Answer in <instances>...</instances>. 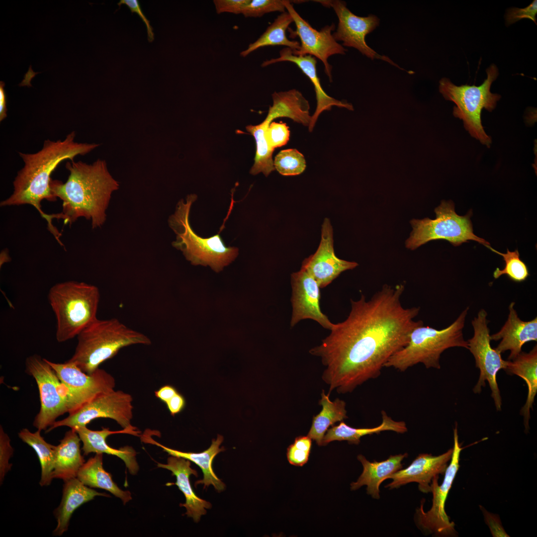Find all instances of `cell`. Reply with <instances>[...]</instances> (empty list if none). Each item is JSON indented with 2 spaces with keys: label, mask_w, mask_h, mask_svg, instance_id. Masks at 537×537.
<instances>
[{
  "label": "cell",
  "mask_w": 537,
  "mask_h": 537,
  "mask_svg": "<svg viewBox=\"0 0 537 537\" xmlns=\"http://www.w3.org/2000/svg\"><path fill=\"white\" fill-rule=\"evenodd\" d=\"M404 289L402 283L385 284L369 300L363 294L351 299L347 319L334 324L322 343L310 350L326 367L322 378L328 394L351 392L378 377L390 357L407 344L412 331L424 324L414 320L419 307L402 305Z\"/></svg>",
  "instance_id": "1"
},
{
  "label": "cell",
  "mask_w": 537,
  "mask_h": 537,
  "mask_svg": "<svg viewBox=\"0 0 537 537\" xmlns=\"http://www.w3.org/2000/svg\"><path fill=\"white\" fill-rule=\"evenodd\" d=\"M69 176L66 182L51 180L53 194L62 201V212L53 218L71 224L83 217L91 220L92 228L101 227L106 220V210L112 193L119 188L118 182L108 171L106 163L100 159L92 164L71 161L66 164Z\"/></svg>",
  "instance_id": "2"
},
{
  "label": "cell",
  "mask_w": 537,
  "mask_h": 537,
  "mask_svg": "<svg viewBox=\"0 0 537 537\" xmlns=\"http://www.w3.org/2000/svg\"><path fill=\"white\" fill-rule=\"evenodd\" d=\"M75 136V131H72L63 141L47 140L42 149L34 154L19 152L24 167L13 181V193L0 202V206L30 204L47 221L50 230L54 231L51 215L42 211L40 204L43 199L50 201L57 199L50 188L52 172L63 161H73L76 156L86 155L98 146L96 144L77 142Z\"/></svg>",
  "instance_id": "3"
},
{
  "label": "cell",
  "mask_w": 537,
  "mask_h": 537,
  "mask_svg": "<svg viewBox=\"0 0 537 537\" xmlns=\"http://www.w3.org/2000/svg\"><path fill=\"white\" fill-rule=\"evenodd\" d=\"M75 352L69 361L91 374L119 350L133 345H149L150 338L132 329L116 318L96 319L78 336Z\"/></svg>",
  "instance_id": "4"
},
{
  "label": "cell",
  "mask_w": 537,
  "mask_h": 537,
  "mask_svg": "<svg viewBox=\"0 0 537 537\" xmlns=\"http://www.w3.org/2000/svg\"><path fill=\"white\" fill-rule=\"evenodd\" d=\"M468 309L466 307L445 329L438 330L424 324L414 328L407 344L392 355L384 367L403 372L421 363L427 368L440 369L441 355L445 350L456 347L468 350V342L464 340L462 333Z\"/></svg>",
  "instance_id": "5"
},
{
  "label": "cell",
  "mask_w": 537,
  "mask_h": 537,
  "mask_svg": "<svg viewBox=\"0 0 537 537\" xmlns=\"http://www.w3.org/2000/svg\"><path fill=\"white\" fill-rule=\"evenodd\" d=\"M99 298L98 288L84 282H62L50 288L48 299L56 319L58 342L77 337L97 319Z\"/></svg>",
  "instance_id": "6"
},
{
  "label": "cell",
  "mask_w": 537,
  "mask_h": 537,
  "mask_svg": "<svg viewBox=\"0 0 537 537\" xmlns=\"http://www.w3.org/2000/svg\"><path fill=\"white\" fill-rule=\"evenodd\" d=\"M196 198L197 196L192 194L187 196L185 201L181 199L174 214L170 216L169 225L177 235L173 246L181 251L191 264L209 266L218 272L235 259L238 249L226 246L219 233L204 238L194 232L189 216L191 205Z\"/></svg>",
  "instance_id": "7"
},
{
  "label": "cell",
  "mask_w": 537,
  "mask_h": 537,
  "mask_svg": "<svg viewBox=\"0 0 537 537\" xmlns=\"http://www.w3.org/2000/svg\"><path fill=\"white\" fill-rule=\"evenodd\" d=\"M486 73L487 78L479 86L467 85L457 86L449 79L443 78L439 82V91L446 99L455 104L453 114L463 121L465 129L470 135L489 148L492 140L482 126L481 111L485 108L492 111L501 96L490 92L491 84L499 75L497 66L491 65L486 69Z\"/></svg>",
  "instance_id": "8"
},
{
  "label": "cell",
  "mask_w": 537,
  "mask_h": 537,
  "mask_svg": "<svg viewBox=\"0 0 537 537\" xmlns=\"http://www.w3.org/2000/svg\"><path fill=\"white\" fill-rule=\"evenodd\" d=\"M434 219L425 218L413 219L410 221L412 227L410 237L406 241V247L414 250L432 240H445L454 246H458L468 241H475L486 247L490 243L473 233L470 218L472 210L464 216L458 215L454 203L443 200L435 209Z\"/></svg>",
  "instance_id": "9"
},
{
  "label": "cell",
  "mask_w": 537,
  "mask_h": 537,
  "mask_svg": "<svg viewBox=\"0 0 537 537\" xmlns=\"http://www.w3.org/2000/svg\"><path fill=\"white\" fill-rule=\"evenodd\" d=\"M25 364L26 372L36 381L40 396V409L33 425L44 430L59 417L69 413L68 390L47 359L34 354L26 358Z\"/></svg>",
  "instance_id": "10"
},
{
  "label": "cell",
  "mask_w": 537,
  "mask_h": 537,
  "mask_svg": "<svg viewBox=\"0 0 537 537\" xmlns=\"http://www.w3.org/2000/svg\"><path fill=\"white\" fill-rule=\"evenodd\" d=\"M132 401L130 394L121 390H112L97 396L64 419L56 421L48 432L63 426L75 430L87 426L93 420L103 418L115 420L123 429L137 436L139 432L131 424Z\"/></svg>",
  "instance_id": "11"
},
{
  "label": "cell",
  "mask_w": 537,
  "mask_h": 537,
  "mask_svg": "<svg viewBox=\"0 0 537 537\" xmlns=\"http://www.w3.org/2000/svg\"><path fill=\"white\" fill-rule=\"evenodd\" d=\"M454 445L449 464L448 466L442 484H438L439 476H435L431 484L433 494L431 508L425 512L423 503L416 511V521L417 526L425 532L437 536H456L455 524L450 522L446 513L445 505L448 492L459 467V461L461 447L458 442L456 426L453 430Z\"/></svg>",
  "instance_id": "12"
},
{
  "label": "cell",
  "mask_w": 537,
  "mask_h": 537,
  "mask_svg": "<svg viewBox=\"0 0 537 537\" xmlns=\"http://www.w3.org/2000/svg\"><path fill=\"white\" fill-rule=\"evenodd\" d=\"M487 316L484 309L479 311L477 316L471 322L474 329L473 336L467 341L468 350L474 358L476 367L480 370L479 377L473 391L480 393L482 386L485 387V381H487L496 410L500 411L502 400L496 375L500 369L506 368L507 360H503L501 354L491 347Z\"/></svg>",
  "instance_id": "13"
},
{
  "label": "cell",
  "mask_w": 537,
  "mask_h": 537,
  "mask_svg": "<svg viewBox=\"0 0 537 537\" xmlns=\"http://www.w3.org/2000/svg\"><path fill=\"white\" fill-rule=\"evenodd\" d=\"M47 361L68 390L69 414L97 396L114 390V378L104 369L98 368L88 374L69 360L64 363Z\"/></svg>",
  "instance_id": "14"
},
{
  "label": "cell",
  "mask_w": 537,
  "mask_h": 537,
  "mask_svg": "<svg viewBox=\"0 0 537 537\" xmlns=\"http://www.w3.org/2000/svg\"><path fill=\"white\" fill-rule=\"evenodd\" d=\"M323 6L331 7L339 20L338 28L333 36L336 41H343V45L353 47L371 59H377L388 62L402 70L390 59L381 55L368 46L365 37L379 24V19L375 15L358 16L352 13L346 3L340 0H315Z\"/></svg>",
  "instance_id": "15"
},
{
  "label": "cell",
  "mask_w": 537,
  "mask_h": 537,
  "mask_svg": "<svg viewBox=\"0 0 537 537\" xmlns=\"http://www.w3.org/2000/svg\"><path fill=\"white\" fill-rule=\"evenodd\" d=\"M292 1L284 0L287 11L292 16L296 26L295 30L288 27L289 37H298L300 40V48L292 51L297 56L311 55L319 59L323 63L325 72L330 82L332 81V66L328 59L332 55L345 54L347 49L334 39L332 32L335 25H326L320 31L313 28L311 25L296 11L291 3Z\"/></svg>",
  "instance_id": "16"
},
{
  "label": "cell",
  "mask_w": 537,
  "mask_h": 537,
  "mask_svg": "<svg viewBox=\"0 0 537 537\" xmlns=\"http://www.w3.org/2000/svg\"><path fill=\"white\" fill-rule=\"evenodd\" d=\"M333 228L330 220L325 218L322 225L321 239L316 252L304 259L301 268L305 269L316 280L320 288L329 285L342 272L358 265L338 258L334 252Z\"/></svg>",
  "instance_id": "17"
},
{
  "label": "cell",
  "mask_w": 537,
  "mask_h": 537,
  "mask_svg": "<svg viewBox=\"0 0 537 537\" xmlns=\"http://www.w3.org/2000/svg\"><path fill=\"white\" fill-rule=\"evenodd\" d=\"M292 312L291 327L302 320L310 319L325 329L331 330L334 323L321 310L320 286L314 278L301 268L291 274Z\"/></svg>",
  "instance_id": "18"
},
{
  "label": "cell",
  "mask_w": 537,
  "mask_h": 537,
  "mask_svg": "<svg viewBox=\"0 0 537 537\" xmlns=\"http://www.w3.org/2000/svg\"><path fill=\"white\" fill-rule=\"evenodd\" d=\"M452 452L453 448L437 456L428 453L419 454L407 468L389 476L387 479H391L392 481L385 487L392 489L410 482H417L420 491L431 492L432 479L445 472Z\"/></svg>",
  "instance_id": "19"
},
{
  "label": "cell",
  "mask_w": 537,
  "mask_h": 537,
  "mask_svg": "<svg viewBox=\"0 0 537 537\" xmlns=\"http://www.w3.org/2000/svg\"><path fill=\"white\" fill-rule=\"evenodd\" d=\"M280 62H290L296 64L313 85L316 93L317 107L312 116L311 121L309 126L310 132L312 131L319 115L325 110H331L332 106L344 107L351 110L354 109L351 103L332 97L324 91L317 75V60L314 57L309 55L297 56L293 54L291 49L285 47L280 51L279 57L265 61L261 66L265 67Z\"/></svg>",
  "instance_id": "20"
},
{
  "label": "cell",
  "mask_w": 537,
  "mask_h": 537,
  "mask_svg": "<svg viewBox=\"0 0 537 537\" xmlns=\"http://www.w3.org/2000/svg\"><path fill=\"white\" fill-rule=\"evenodd\" d=\"M512 302L509 306V314L504 325L497 333L490 335L491 340L500 343L495 348L501 354L510 351L508 360L515 358L522 352L523 346L530 341H537V318L522 321L514 308Z\"/></svg>",
  "instance_id": "21"
},
{
  "label": "cell",
  "mask_w": 537,
  "mask_h": 537,
  "mask_svg": "<svg viewBox=\"0 0 537 537\" xmlns=\"http://www.w3.org/2000/svg\"><path fill=\"white\" fill-rule=\"evenodd\" d=\"M157 465L159 467L170 470L172 475L176 477L177 481L175 483H169L167 485L174 484L178 486L185 498V503L180 504V506L184 507L186 509L185 514L192 518L195 522H198L201 516L206 513L205 509L211 508V504L198 497L193 490L189 477L191 474L197 477V473L191 467L189 460L171 455L168 458L167 464L159 463Z\"/></svg>",
  "instance_id": "22"
},
{
  "label": "cell",
  "mask_w": 537,
  "mask_h": 537,
  "mask_svg": "<svg viewBox=\"0 0 537 537\" xmlns=\"http://www.w3.org/2000/svg\"><path fill=\"white\" fill-rule=\"evenodd\" d=\"M75 430L83 443L82 450L85 455H88L91 452L105 453L115 455L124 462L131 474L135 475L137 473L139 466L136 461V452L135 449L129 446H125L119 449L114 448L109 446L106 441L107 437L109 435L119 433L131 434L129 431L123 429L120 431H112L106 428H103L99 431H93L88 429L87 426L81 427Z\"/></svg>",
  "instance_id": "23"
},
{
  "label": "cell",
  "mask_w": 537,
  "mask_h": 537,
  "mask_svg": "<svg viewBox=\"0 0 537 537\" xmlns=\"http://www.w3.org/2000/svg\"><path fill=\"white\" fill-rule=\"evenodd\" d=\"M64 482L61 503L54 511L57 522L53 532L55 536H62L67 531L73 513L82 505L97 496H109L106 493L98 492L88 487L77 477Z\"/></svg>",
  "instance_id": "24"
},
{
  "label": "cell",
  "mask_w": 537,
  "mask_h": 537,
  "mask_svg": "<svg viewBox=\"0 0 537 537\" xmlns=\"http://www.w3.org/2000/svg\"><path fill=\"white\" fill-rule=\"evenodd\" d=\"M141 439L145 443L155 445L161 448L164 451L171 455L185 458L197 465L203 473V478L197 481L195 485L203 484L204 488L212 485L218 492L222 491L225 489V485L216 475L212 467V461L216 455L225 450L223 447L220 448V446L223 441L222 436L218 435L216 439L212 440L211 445L208 449L199 453L182 452L168 448L154 440L146 433L142 435Z\"/></svg>",
  "instance_id": "25"
},
{
  "label": "cell",
  "mask_w": 537,
  "mask_h": 537,
  "mask_svg": "<svg viewBox=\"0 0 537 537\" xmlns=\"http://www.w3.org/2000/svg\"><path fill=\"white\" fill-rule=\"evenodd\" d=\"M408 456L407 453L390 455L387 459L377 462H370L362 455L359 454L358 459L363 467L362 472L356 482L351 484V489L356 490L362 486H367L366 491L373 498H380L379 487L387 478L403 468L402 463L404 458Z\"/></svg>",
  "instance_id": "26"
},
{
  "label": "cell",
  "mask_w": 537,
  "mask_h": 537,
  "mask_svg": "<svg viewBox=\"0 0 537 537\" xmlns=\"http://www.w3.org/2000/svg\"><path fill=\"white\" fill-rule=\"evenodd\" d=\"M81 439L76 430L67 431L60 444L55 446L53 478L64 481L77 477L85 463L80 448Z\"/></svg>",
  "instance_id": "27"
},
{
  "label": "cell",
  "mask_w": 537,
  "mask_h": 537,
  "mask_svg": "<svg viewBox=\"0 0 537 537\" xmlns=\"http://www.w3.org/2000/svg\"><path fill=\"white\" fill-rule=\"evenodd\" d=\"M506 371L509 374L521 377L526 382L528 396L526 403L521 410L524 417L526 430L529 429L530 409L533 408L537 392V347L536 345L529 353H521L514 359L507 360Z\"/></svg>",
  "instance_id": "28"
},
{
  "label": "cell",
  "mask_w": 537,
  "mask_h": 537,
  "mask_svg": "<svg viewBox=\"0 0 537 537\" xmlns=\"http://www.w3.org/2000/svg\"><path fill=\"white\" fill-rule=\"evenodd\" d=\"M382 422L380 425L370 428H355L345 424L343 421L337 426H333L328 429L323 440V446L335 441H346L350 444L358 445L360 438L364 436L380 432L391 431L397 433L403 434L408 429L405 422L394 420L386 412L381 411Z\"/></svg>",
  "instance_id": "29"
},
{
  "label": "cell",
  "mask_w": 537,
  "mask_h": 537,
  "mask_svg": "<svg viewBox=\"0 0 537 537\" xmlns=\"http://www.w3.org/2000/svg\"><path fill=\"white\" fill-rule=\"evenodd\" d=\"M102 457L103 453H96L90 458L80 468L77 478L86 486L107 490L126 503L132 499L131 493L121 490L113 481L103 467Z\"/></svg>",
  "instance_id": "30"
},
{
  "label": "cell",
  "mask_w": 537,
  "mask_h": 537,
  "mask_svg": "<svg viewBox=\"0 0 537 537\" xmlns=\"http://www.w3.org/2000/svg\"><path fill=\"white\" fill-rule=\"evenodd\" d=\"M319 404L322 406L321 411L314 416L312 423L307 436L314 440L318 446H323L324 435L330 426L338 422L348 418L346 402L339 398L331 401L329 395L326 394L323 390Z\"/></svg>",
  "instance_id": "31"
},
{
  "label": "cell",
  "mask_w": 537,
  "mask_h": 537,
  "mask_svg": "<svg viewBox=\"0 0 537 537\" xmlns=\"http://www.w3.org/2000/svg\"><path fill=\"white\" fill-rule=\"evenodd\" d=\"M293 22L292 16L287 11L281 13L257 40L240 53V55L245 57L260 48L269 46H285L293 51L299 50L300 43L289 40L286 35V30Z\"/></svg>",
  "instance_id": "32"
},
{
  "label": "cell",
  "mask_w": 537,
  "mask_h": 537,
  "mask_svg": "<svg viewBox=\"0 0 537 537\" xmlns=\"http://www.w3.org/2000/svg\"><path fill=\"white\" fill-rule=\"evenodd\" d=\"M40 430L34 433L28 429H22L19 438L31 447L36 452L40 461L41 474L39 484L41 486L50 485L53 478L55 458V446L48 443L41 435Z\"/></svg>",
  "instance_id": "33"
},
{
  "label": "cell",
  "mask_w": 537,
  "mask_h": 537,
  "mask_svg": "<svg viewBox=\"0 0 537 537\" xmlns=\"http://www.w3.org/2000/svg\"><path fill=\"white\" fill-rule=\"evenodd\" d=\"M486 247L494 253L501 256L505 262L504 268L501 269L497 268L493 272V277L498 278L502 275H506L511 280L521 282L528 278L530 273L526 264L521 260L517 249L510 251L508 249L506 253H502L492 248L490 246Z\"/></svg>",
  "instance_id": "34"
},
{
  "label": "cell",
  "mask_w": 537,
  "mask_h": 537,
  "mask_svg": "<svg viewBox=\"0 0 537 537\" xmlns=\"http://www.w3.org/2000/svg\"><path fill=\"white\" fill-rule=\"evenodd\" d=\"M273 165L275 169L283 176L299 175L306 166L304 156L294 149L280 151L275 157Z\"/></svg>",
  "instance_id": "35"
},
{
  "label": "cell",
  "mask_w": 537,
  "mask_h": 537,
  "mask_svg": "<svg viewBox=\"0 0 537 537\" xmlns=\"http://www.w3.org/2000/svg\"><path fill=\"white\" fill-rule=\"evenodd\" d=\"M312 439L308 436H299L287 449L289 462L295 466H302L308 461L311 451Z\"/></svg>",
  "instance_id": "36"
},
{
  "label": "cell",
  "mask_w": 537,
  "mask_h": 537,
  "mask_svg": "<svg viewBox=\"0 0 537 537\" xmlns=\"http://www.w3.org/2000/svg\"><path fill=\"white\" fill-rule=\"evenodd\" d=\"M284 0H250L242 14L246 17H259L266 13L285 12Z\"/></svg>",
  "instance_id": "37"
},
{
  "label": "cell",
  "mask_w": 537,
  "mask_h": 537,
  "mask_svg": "<svg viewBox=\"0 0 537 537\" xmlns=\"http://www.w3.org/2000/svg\"><path fill=\"white\" fill-rule=\"evenodd\" d=\"M13 448L8 435L4 432L1 426L0 428V482L6 473L10 469L11 464L8 460L13 454Z\"/></svg>",
  "instance_id": "38"
},
{
  "label": "cell",
  "mask_w": 537,
  "mask_h": 537,
  "mask_svg": "<svg viewBox=\"0 0 537 537\" xmlns=\"http://www.w3.org/2000/svg\"><path fill=\"white\" fill-rule=\"evenodd\" d=\"M537 13V0L533 2L524 8L512 7L509 9L505 15L506 23L507 25L514 23L518 20L528 18L537 24L536 14Z\"/></svg>",
  "instance_id": "39"
},
{
  "label": "cell",
  "mask_w": 537,
  "mask_h": 537,
  "mask_svg": "<svg viewBox=\"0 0 537 537\" xmlns=\"http://www.w3.org/2000/svg\"><path fill=\"white\" fill-rule=\"evenodd\" d=\"M250 0H214L213 1L218 14L231 13L242 14L246 5Z\"/></svg>",
  "instance_id": "40"
},
{
  "label": "cell",
  "mask_w": 537,
  "mask_h": 537,
  "mask_svg": "<svg viewBox=\"0 0 537 537\" xmlns=\"http://www.w3.org/2000/svg\"><path fill=\"white\" fill-rule=\"evenodd\" d=\"M117 4L119 6L122 4H125L131 13H135L139 15L146 26L148 41L152 42L154 40L153 28L150 21L143 13L139 1L137 0H120Z\"/></svg>",
  "instance_id": "41"
},
{
  "label": "cell",
  "mask_w": 537,
  "mask_h": 537,
  "mask_svg": "<svg viewBox=\"0 0 537 537\" xmlns=\"http://www.w3.org/2000/svg\"><path fill=\"white\" fill-rule=\"evenodd\" d=\"M480 508L493 537H509L503 528L498 516L488 512L482 507Z\"/></svg>",
  "instance_id": "42"
},
{
  "label": "cell",
  "mask_w": 537,
  "mask_h": 537,
  "mask_svg": "<svg viewBox=\"0 0 537 537\" xmlns=\"http://www.w3.org/2000/svg\"><path fill=\"white\" fill-rule=\"evenodd\" d=\"M166 405L171 415L174 416L184 409L186 401L183 396L178 392L166 403Z\"/></svg>",
  "instance_id": "43"
},
{
  "label": "cell",
  "mask_w": 537,
  "mask_h": 537,
  "mask_svg": "<svg viewBox=\"0 0 537 537\" xmlns=\"http://www.w3.org/2000/svg\"><path fill=\"white\" fill-rule=\"evenodd\" d=\"M177 393L178 391L175 387L166 385L156 391L155 395L157 398L166 404Z\"/></svg>",
  "instance_id": "44"
},
{
  "label": "cell",
  "mask_w": 537,
  "mask_h": 537,
  "mask_svg": "<svg viewBox=\"0 0 537 537\" xmlns=\"http://www.w3.org/2000/svg\"><path fill=\"white\" fill-rule=\"evenodd\" d=\"M5 84L0 82V121H1L7 117L6 94L4 89Z\"/></svg>",
  "instance_id": "45"
},
{
  "label": "cell",
  "mask_w": 537,
  "mask_h": 537,
  "mask_svg": "<svg viewBox=\"0 0 537 537\" xmlns=\"http://www.w3.org/2000/svg\"><path fill=\"white\" fill-rule=\"evenodd\" d=\"M41 72H34L31 68V65H30L28 68L27 72L25 74L24 79L22 82L19 84L20 87L27 86L28 87H32V85L30 83L31 79L35 77V76Z\"/></svg>",
  "instance_id": "46"
}]
</instances>
